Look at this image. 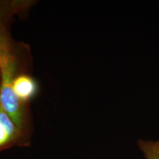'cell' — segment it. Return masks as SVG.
Returning a JSON list of instances; mask_svg holds the SVG:
<instances>
[{
	"label": "cell",
	"instance_id": "obj_3",
	"mask_svg": "<svg viewBox=\"0 0 159 159\" xmlns=\"http://www.w3.org/2000/svg\"><path fill=\"white\" fill-rule=\"evenodd\" d=\"M13 88L18 98L25 102L34 96L37 90V85L33 78L29 75H21L14 78Z\"/></svg>",
	"mask_w": 159,
	"mask_h": 159
},
{
	"label": "cell",
	"instance_id": "obj_2",
	"mask_svg": "<svg viewBox=\"0 0 159 159\" xmlns=\"http://www.w3.org/2000/svg\"><path fill=\"white\" fill-rule=\"evenodd\" d=\"M22 135L23 131L0 106V150L14 144Z\"/></svg>",
	"mask_w": 159,
	"mask_h": 159
},
{
	"label": "cell",
	"instance_id": "obj_5",
	"mask_svg": "<svg viewBox=\"0 0 159 159\" xmlns=\"http://www.w3.org/2000/svg\"><path fill=\"white\" fill-rule=\"evenodd\" d=\"M9 45L6 36L0 30V58L6 52H9Z\"/></svg>",
	"mask_w": 159,
	"mask_h": 159
},
{
	"label": "cell",
	"instance_id": "obj_1",
	"mask_svg": "<svg viewBox=\"0 0 159 159\" xmlns=\"http://www.w3.org/2000/svg\"><path fill=\"white\" fill-rule=\"evenodd\" d=\"M16 68V60L10 51L1 57L0 106L10 116L17 127L23 131L25 123L23 102L18 98L13 88Z\"/></svg>",
	"mask_w": 159,
	"mask_h": 159
},
{
	"label": "cell",
	"instance_id": "obj_6",
	"mask_svg": "<svg viewBox=\"0 0 159 159\" xmlns=\"http://www.w3.org/2000/svg\"><path fill=\"white\" fill-rule=\"evenodd\" d=\"M2 2L0 1V12L1 11V9H2Z\"/></svg>",
	"mask_w": 159,
	"mask_h": 159
},
{
	"label": "cell",
	"instance_id": "obj_4",
	"mask_svg": "<svg viewBox=\"0 0 159 159\" xmlns=\"http://www.w3.org/2000/svg\"><path fill=\"white\" fill-rule=\"evenodd\" d=\"M137 146L142 152L145 159H159V140H139Z\"/></svg>",
	"mask_w": 159,
	"mask_h": 159
}]
</instances>
